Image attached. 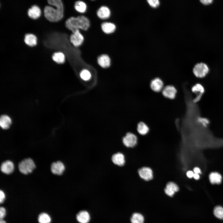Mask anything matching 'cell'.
<instances>
[{
  "mask_svg": "<svg viewBox=\"0 0 223 223\" xmlns=\"http://www.w3.org/2000/svg\"><path fill=\"white\" fill-rule=\"evenodd\" d=\"M90 25L88 19L82 15L76 17H71L67 20L65 23L66 27L72 33L79 29L87 30Z\"/></svg>",
  "mask_w": 223,
  "mask_h": 223,
  "instance_id": "6da1fadb",
  "label": "cell"
},
{
  "mask_svg": "<svg viewBox=\"0 0 223 223\" xmlns=\"http://www.w3.org/2000/svg\"><path fill=\"white\" fill-rule=\"evenodd\" d=\"M55 8L49 6H46L44 9L45 16L47 20L51 22H57L61 20L63 16V6L61 3L54 6Z\"/></svg>",
  "mask_w": 223,
  "mask_h": 223,
  "instance_id": "7a4b0ae2",
  "label": "cell"
},
{
  "mask_svg": "<svg viewBox=\"0 0 223 223\" xmlns=\"http://www.w3.org/2000/svg\"><path fill=\"white\" fill-rule=\"evenodd\" d=\"M35 167L36 165L34 161L30 158L24 159L18 165L19 171L24 174H27L31 173Z\"/></svg>",
  "mask_w": 223,
  "mask_h": 223,
  "instance_id": "3957f363",
  "label": "cell"
},
{
  "mask_svg": "<svg viewBox=\"0 0 223 223\" xmlns=\"http://www.w3.org/2000/svg\"><path fill=\"white\" fill-rule=\"evenodd\" d=\"M209 71L208 65L205 63H200L196 64L193 69V73L197 77L202 78L206 76Z\"/></svg>",
  "mask_w": 223,
  "mask_h": 223,
  "instance_id": "277c9868",
  "label": "cell"
},
{
  "mask_svg": "<svg viewBox=\"0 0 223 223\" xmlns=\"http://www.w3.org/2000/svg\"><path fill=\"white\" fill-rule=\"evenodd\" d=\"M140 177L144 180L148 181L153 178V172L150 167L144 166L139 168L138 171Z\"/></svg>",
  "mask_w": 223,
  "mask_h": 223,
  "instance_id": "5b68a950",
  "label": "cell"
},
{
  "mask_svg": "<svg viewBox=\"0 0 223 223\" xmlns=\"http://www.w3.org/2000/svg\"><path fill=\"white\" fill-rule=\"evenodd\" d=\"M137 141L136 135L131 133H127L122 139L123 144L127 147H134L137 144Z\"/></svg>",
  "mask_w": 223,
  "mask_h": 223,
  "instance_id": "8992f818",
  "label": "cell"
},
{
  "mask_svg": "<svg viewBox=\"0 0 223 223\" xmlns=\"http://www.w3.org/2000/svg\"><path fill=\"white\" fill-rule=\"evenodd\" d=\"M84 40V37L79 30L73 33L70 37V42L75 47L81 46L83 43Z\"/></svg>",
  "mask_w": 223,
  "mask_h": 223,
  "instance_id": "52a82bcc",
  "label": "cell"
},
{
  "mask_svg": "<svg viewBox=\"0 0 223 223\" xmlns=\"http://www.w3.org/2000/svg\"><path fill=\"white\" fill-rule=\"evenodd\" d=\"M179 190L178 185L173 181H169L166 185L164 189L165 194L169 197L173 196Z\"/></svg>",
  "mask_w": 223,
  "mask_h": 223,
  "instance_id": "ba28073f",
  "label": "cell"
},
{
  "mask_svg": "<svg viewBox=\"0 0 223 223\" xmlns=\"http://www.w3.org/2000/svg\"><path fill=\"white\" fill-rule=\"evenodd\" d=\"M65 169V166L61 161H58L53 163L51 165V171L52 173L57 175L62 174Z\"/></svg>",
  "mask_w": 223,
  "mask_h": 223,
  "instance_id": "9c48e42d",
  "label": "cell"
},
{
  "mask_svg": "<svg viewBox=\"0 0 223 223\" xmlns=\"http://www.w3.org/2000/svg\"><path fill=\"white\" fill-rule=\"evenodd\" d=\"M177 92L175 88L171 85L166 86L163 88L162 91L163 95L165 97L170 99L174 98Z\"/></svg>",
  "mask_w": 223,
  "mask_h": 223,
  "instance_id": "30bf717a",
  "label": "cell"
},
{
  "mask_svg": "<svg viewBox=\"0 0 223 223\" xmlns=\"http://www.w3.org/2000/svg\"><path fill=\"white\" fill-rule=\"evenodd\" d=\"M14 168L13 163L9 160H7L2 162L0 167L2 172L7 174L12 173L14 171Z\"/></svg>",
  "mask_w": 223,
  "mask_h": 223,
  "instance_id": "8fae6325",
  "label": "cell"
},
{
  "mask_svg": "<svg viewBox=\"0 0 223 223\" xmlns=\"http://www.w3.org/2000/svg\"><path fill=\"white\" fill-rule=\"evenodd\" d=\"M41 10L39 7L34 5L29 8L28 11V15L31 19L35 20L40 17L41 15Z\"/></svg>",
  "mask_w": 223,
  "mask_h": 223,
  "instance_id": "7c38bea8",
  "label": "cell"
},
{
  "mask_svg": "<svg viewBox=\"0 0 223 223\" xmlns=\"http://www.w3.org/2000/svg\"><path fill=\"white\" fill-rule=\"evenodd\" d=\"M24 42L28 46L34 47L37 43V38L36 35L32 33H27L25 34L24 38Z\"/></svg>",
  "mask_w": 223,
  "mask_h": 223,
  "instance_id": "4fadbf2b",
  "label": "cell"
},
{
  "mask_svg": "<svg viewBox=\"0 0 223 223\" xmlns=\"http://www.w3.org/2000/svg\"><path fill=\"white\" fill-rule=\"evenodd\" d=\"M112 160L114 164L120 166H123L125 163V156L120 152L114 154L112 156Z\"/></svg>",
  "mask_w": 223,
  "mask_h": 223,
  "instance_id": "5bb4252c",
  "label": "cell"
},
{
  "mask_svg": "<svg viewBox=\"0 0 223 223\" xmlns=\"http://www.w3.org/2000/svg\"><path fill=\"white\" fill-rule=\"evenodd\" d=\"M76 218L80 223H88L90 221V216L87 211L82 210L77 213Z\"/></svg>",
  "mask_w": 223,
  "mask_h": 223,
  "instance_id": "9a60e30c",
  "label": "cell"
},
{
  "mask_svg": "<svg viewBox=\"0 0 223 223\" xmlns=\"http://www.w3.org/2000/svg\"><path fill=\"white\" fill-rule=\"evenodd\" d=\"M150 87L153 91L156 92H159L163 88V82L159 78H155L151 81Z\"/></svg>",
  "mask_w": 223,
  "mask_h": 223,
  "instance_id": "2e32d148",
  "label": "cell"
},
{
  "mask_svg": "<svg viewBox=\"0 0 223 223\" xmlns=\"http://www.w3.org/2000/svg\"><path fill=\"white\" fill-rule=\"evenodd\" d=\"M98 17L103 20L109 18L111 15L110 10L107 7L103 6L98 10L97 12Z\"/></svg>",
  "mask_w": 223,
  "mask_h": 223,
  "instance_id": "e0dca14e",
  "label": "cell"
},
{
  "mask_svg": "<svg viewBox=\"0 0 223 223\" xmlns=\"http://www.w3.org/2000/svg\"><path fill=\"white\" fill-rule=\"evenodd\" d=\"M97 61L98 64L103 68L109 67L111 64V60L109 57L105 54H103L99 56L98 58Z\"/></svg>",
  "mask_w": 223,
  "mask_h": 223,
  "instance_id": "ac0fdd59",
  "label": "cell"
},
{
  "mask_svg": "<svg viewBox=\"0 0 223 223\" xmlns=\"http://www.w3.org/2000/svg\"><path fill=\"white\" fill-rule=\"evenodd\" d=\"M101 28L103 31L106 34H111L115 30V25L111 23L105 22L101 24Z\"/></svg>",
  "mask_w": 223,
  "mask_h": 223,
  "instance_id": "d6986e66",
  "label": "cell"
},
{
  "mask_svg": "<svg viewBox=\"0 0 223 223\" xmlns=\"http://www.w3.org/2000/svg\"><path fill=\"white\" fill-rule=\"evenodd\" d=\"M52 59L55 63L59 64L64 63L66 59L64 54L61 51L55 52L52 56Z\"/></svg>",
  "mask_w": 223,
  "mask_h": 223,
  "instance_id": "ffe728a7",
  "label": "cell"
},
{
  "mask_svg": "<svg viewBox=\"0 0 223 223\" xmlns=\"http://www.w3.org/2000/svg\"><path fill=\"white\" fill-rule=\"evenodd\" d=\"M11 123V120L9 116L6 115H2L1 116L0 125L2 129H8L10 127Z\"/></svg>",
  "mask_w": 223,
  "mask_h": 223,
  "instance_id": "44dd1931",
  "label": "cell"
},
{
  "mask_svg": "<svg viewBox=\"0 0 223 223\" xmlns=\"http://www.w3.org/2000/svg\"><path fill=\"white\" fill-rule=\"evenodd\" d=\"M221 175L217 172H212L209 175V179L211 183L213 184H219L222 181Z\"/></svg>",
  "mask_w": 223,
  "mask_h": 223,
  "instance_id": "7402d4cb",
  "label": "cell"
},
{
  "mask_svg": "<svg viewBox=\"0 0 223 223\" xmlns=\"http://www.w3.org/2000/svg\"><path fill=\"white\" fill-rule=\"evenodd\" d=\"M137 130L141 135H145L148 132L149 129L147 125L144 123L141 122L138 125Z\"/></svg>",
  "mask_w": 223,
  "mask_h": 223,
  "instance_id": "603a6c76",
  "label": "cell"
},
{
  "mask_svg": "<svg viewBox=\"0 0 223 223\" xmlns=\"http://www.w3.org/2000/svg\"><path fill=\"white\" fill-rule=\"evenodd\" d=\"M74 7L75 10L78 12L83 13L85 12L87 6L86 4L83 1H77L75 2Z\"/></svg>",
  "mask_w": 223,
  "mask_h": 223,
  "instance_id": "cb8c5ba5",
  "label": "cell"
},
{
  "mask_svg": "<svg viewBox=\"0 0 223 223\" xmlns=\"http://www.w3.org/2000/svg\"><path fill=\"white\" fill-rule=\"evenodd\" d=\"M192 92L196 94V95H203L205 91L203 86L201 84L197 83L193 85L191 88Z\"/></svg>",
  "mask_w": 223,
  "mask_h": 223,
  "instance_id": "d4e9b609",
  "label": "cell"
},
{
  "mask_svg": "<svg viewBox=\"0 0 223 223\" xmlns=\"http://www.w3.org/2000/svg\"><path fill=\"white\" fill-rule=\"evenodd\" d=\"M38 220L39 223H50L51 218L48 214L43 212L38 216Z\"/></svg>",
  "mask_w": 223,
  "mask_h": 223,
  "instance_id": "484cf974",
  "label": "cell"
},
{
  "mask_svg": "<svg viewBox=\"0 0 223 223\" xmlns=\"http://www.w3.org/2000/svg\"><path fill=\"white\" fill-rule=\"evenodd\" d=\"M131 221L132 223H144V218L141 214L134 213L132 216Z\"/></svg>",
  "mask_w": 223,
  "mask_h": 223,
  "instance_id": "4316f807",
  "label": "cell"
},
{
  "mask_svg": "<svg viewBox=\"0 0 223 223\" xmlns=\"http://www.w3.org/2000/svg\"><path fill=\"white\" fill-rule=\"evenodd\" d=\"M213 213L217 218L223 219V208L221 206H218L215 207L214 209Z\"/></svg>",
  "mask_w": 223,
  "mask_h": 223,
  "instance_id": "83f0119b",
  "label": "cell"
},
{
  "mask_svg": "<svg viewBox=\"0 0 223 223\" xmlns=\"http://www.w3.org/2000/svg\"><path fill=\"white\" fill-rule=\"evenodd\" d=\"M80 77L84 81L89 80L91 77V74L90 72L86 69L82 70L80 73Z\"/></svg>",
  "mask_w": 223,
  "mask_h": 223,
  "instance_id": "f1b7e54d",
  "label": "cell"
},
{
  "mask_svg": "<svg viewBox=\"0 0 223 223\" xmlns=\"http://www.w3.org/2000/svg\"><path fill=\"white\" fill-rule=\"evenodd\" d=\"M197 121L199 124L205 127H207L210 123L209 120L205 117H198L197 119Z\"/></svg>",
  "mask_w": 223,
  "mask_h": 223,
  "instance_id": "f546056e",
  "label": "cell"
},
{
  "mask_svg": "<svg viewBox=\"0 0 223 223\" xmlns=\"http://www.w3.org/2000/svg\"><path fill=\"white\" fill-rule=\"evenodd\" d=\"M149 5L152 7L156 8L160 5L159 0H147Z\"/></svg>",
  "mask_w": 223,
  "mask_h": 223,
  "instance_id": "4dcf8cb0",
  "label": "cell"
},
{
  "mask_svg": "<svg viewBox=\"0 0 223 223\" xmlns=\"http://www.w3.org/2000/svg\"><path fill=\"white\" fill-rule=\"evenodd\" d=\"M6 214V210L5 208L1 207L0 208V218L2 220L5 216Z\"/></svg>",
  "mask_w": 223,
  "mask_h": 223,
  "instance_id": "1f68e13d",
  "label": "cell"
},
{
  "mask_svg": "<svg viewBox=\"0 0 223 223\" xmlns=\"http://www.w3.org/2000/svg\"><path fill=\"white\" fill-rule=\"evenodd\" d=\"M5 198V195L4 192L1 190L0 191V203H2Z\"/></svg>",
  "mask_w": 223,
  "mask_h": 223,
  "instance_id": "d6a6232c",
  "label": "cell"
},
{
  "mask_svg": "<svg viewBox=\"0 0 223 223\" xmlns=\"http://www.w3.org/2000/svg\"><path fill=\"white\" fill-rule=\"evenodd\" d=\"M204 5H208L212 3L213 0H199Z\"/></svg>",
  "mask_w": 223,
  "mask_h": 223,
  "instance_id": "836d02e7",
  "label": "cell"
},
{
  "mask_svg": "<svg viewBox=\"0 0 223 223\" xmlns=\"http://www.w3.org/2000/svg\"><path fill=\"white\" fill-rule=\"evenodd\" d=\"M194 173L193 171L191 170H189L186 173V175L187 177L189 178H192L193 177Z\"/></svg>",
  "mask_w": 223,
  "mask_h": 223,
  "instance_id": "e575fe53",
  "label": "cell"
},
{
  "mask_svg": "<svg viewBox=\"0 0 223 223\" xmlns=\"http://www.w3.org/2000/svg\"><path fill=\"white\" fill-rule=\"evenodd\" d=\"M203 95L199 94L196 95V97L194 98L193 101L195 103H197L199 102L201 99Z\"/></svg>",
  "mask_w": 223,
  "mask_h": 223,
  "instance_id": "d590c367",
  "label": "cell"
},
{
  "mask_svg": "<svg viewBox=\"0 0 223 223\" xmlns=\"http://www.w3.org/2000/svg\"><path fill=\"white\" fill-rule=\"evenodd\" d=\"M193 171L195 173L199 174L201 173V171L200 169L198 167H195L193 169Z\"/></svg>",
  "mask_w": 223,
  "mask_h": 223,
  "instance_id": "8d00e7d4",
  "label": "cell"
},
{
  "mask_svg": "<svg viewBox=\"0 0 223 223\" xmlns=\"http://www.w3.org/2000/svg\"><path fill=\"white\" fill-rule=\"evenodd\" d=\"M193 177L195 180H198L200 176L199 174L194 173Z\"/></svg>",
  "mask_w": 223,
  "mask_h": 223,
  "instance_id": "74e56055",
  "label": "cell"
},
{
  "mask_svg": "<svg viewBox=\"0 0 223 223\" xmlns=\"http://www.w3.org/2000/svg\"><path fill=\"white\" fill-rule=\"evenodd\" d=\"M0 223H6L5 221L2 220H0Z\"/></svg>",
  "mask_w": 223,
  "mask_h": 223,
  "instance_id": "f35d334b",
  "label": "cell"
},
{
  "mask_svg": "<svg viewBox=\"0 0 223 223\" xmlns=\"http://www.w3.org/2000/svg\"></svg>",
  "mask_w": 223,
  "mask_h": 223,
  "instance_id": "ab89813d",
  "label": "cell"
}]
</instances>
